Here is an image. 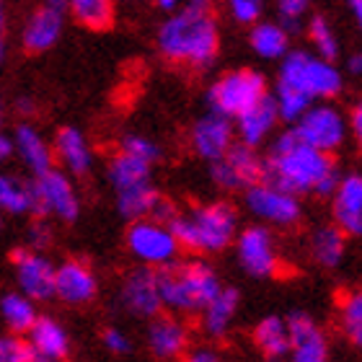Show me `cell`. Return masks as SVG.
Wrapping results in <instances>:
<instances>
[{"label": "cell", "instance_id": "cell-24", "mask_svg": "<svg viewBox=\"0 0 362 362\" xmlns=\"http://www.w3.org/2000/svg\"><path fill=\"white\" fill-rule=\"evenodd\" d=\"M54 158L60 160L68 174L83 176L93 166V151H90L88 140L81 129L76 127H62L54 137Z\"/></svg>", "mask_w": 362, "mask_h": 362}, {"label": "cell", "instance_id": "cell-46", "mask_svg": "<svg viewBox=\"0 0 362 362\" xmlns=\"http://www.w3.org/2000/svg\"><path fill=\"white\" fill-rule=\"evenodd\" d=\"M347 65H349V73H355V76H360V73H362V57H360V54H352Z\"/></svg>", "mask_w": 362, "mask_h": 362}, {"label": "cell", "instance_id": "cell-8", "mask_svg": "<svg viewBox=\"0 0 362 362\" xmlns=\"http://www.w3.org/2000/svg\"><path fill=\"white\" fill-rule=\"evenodd\" d=\"M290 129L303 145H308L318 153H326V156L339 151L341 145L347 143L349 135L347 117L334 104L308 106V112L303 114Z\"/></svg>", "mask_w": 362, "mask_h": 362}, {"label": "cell", "instance_id": "cell-11", "mask_svg": "<svg viewBox=\"0 0 362 362\" xmlns=\"http://www.w3.org/2000/svg\"><path fill=\"white\" fill-rule=\"evenodd\" d=\"M243 202H246L251 218H257L259 226L269 228V230L272 228H293L303 218V204L298 197L287 194V192L264 184V181L246 189Z\"/></svg>", "mask_w": 362, "mask_h": 362}, {"label": "cell", "instance_id": "cell-44", "mask_svg": "<svg viewBox=\"0 0 362 362\" xmlns=\"http://www.w3.org/2000/svg\"><path fill=\"white\" fill-rule=\"evenodd\" d=\"M11 156H13V140H11L6 132H0V163L8 160Z\"/></svg>", "mask_w": 362, "mask_h": 362}, {"label": "cell", "instance_id": "cell-45", "mask_svg": "<svg viewBox=\"0 0 362 362\" xmlns=\"http://www.w3.org/2000/svg\"><path fill=\"white\" fill-rule=\"evenodd\" d=\"M45 8H49V11H54V13L65 16V11H68V0H45Z\"/></svg>", "mask_w": 362, "mask_h": 362}, {"label": "cell", "instance_id": "cell-50", "mask_svg": "<svg viewBox=\"0 0 362 362\" xmlns=\"http://www.w3.org/2000/svg\"><path fill=\"white\" fill-rule=\"evenodd\" d=\"M6 52H8V45H6V37H3V31H0V62L6 60Z\"/></svg>", "mask_w": 362, "mask_h": 362}, {"label": "cell", "instance_id": "cell-1", "mask_svg": "<svg viewBox=\"0 0 362 362\" xmlns=\"http://www.w3.org/2000/svg\"><path fill=\"white\" fill-rule=\"evenodd\" d=\"M339 179L341 174L332 156L303 145L293 135V129L279 132L272 140L264 158V174H262L264 184H272L300 199L310 192L318 197H332Z\"/></svg>", "mask_w": 362, "mask_h": 362}, {"label": "cell", "instance_id": "cell-15", "mask_svg": "<svg viewBox=\"0 0 362 362\" xmlns=\"http://www.w3.org/2000/svg\"><path fill=\"white\" fill-rule=\"evenodd\" d=\"M16 282L18 293L34 303H45L54 298V264L42 254L31 249L13 251Z\"/></svg>", "mask_w": 362, "mask_h": 362}, {"label": "cell", "instance_id": "cell-29", "mask_svg": "<svg viewBox=\"0 0 362 362\" xmlns=\"http://www.w3.org/2000/svg\"><path fill=\"white\" fill-rule=\"evenodd\" d=\"M249 45L264 60H282L290 52V34L277 21H259L249 34Z\"/></svg>", "mask_w": 362, "mask_h": 362}, {"label": "cell", "instance_id": "cell-47", "mask_svg": "<svg viewBox=\"0 0 362 362\" xmlns=\"http://www.w3.org/2000/svg\"><path fill=\"white\" fill-rule=\"evenodd\" d=\"M158 3V8H163V11H176V8L184 6V0H156Z\"/></svg>", "mask_w": 362, "mask_h": 362}, {"label": "cell", "instance_id": "cell-9", "mask_svg": "<svg viewBox=\"0 0 362 362\" xmlns=\"http://www.w3.org/2000/svg\"><path fill=\"white\" fill-rule=\"evenodd\" d=\"M235 259L241 269L254 279H272L277 277L282 269V257L277 249V238L269 228L259 226H246L238 228L235 235Z\"/></svg>", "mask_w": 362, "mask_h": 362}, {"label": "cell", "instance_id": "cell-39", "mask_svg": "<svg viewBox=\"0 0 362 362\" xmlns=\"http://www.w3.org/2000/svg\"><path fill=\"white\" fill-rule=\"evenodd\" d=\"M29 347L21 337L0 334V362H29Z\"/></svg>", "mask_w": 362, "mask_h": 362}, {"label": "cell", "instance_id": "cell-49", "mask_svg": "<svg viewBox=\"0 0 362 362\" xmlns=\"http://www.w3.org/2000/svg\"><path fill=\"white\" fill-rule=\"evenodd\" d=\"M18 112H31V98H18Z\"/></svg>", "mask_w": 362, "mask_h": 362}, {"label": "cell", "instance_id": "cell-18", "mask_svg": "<svg viewBox=\"0 0 362 362\" xmlns=\"http://www.w3.org/2000/svg\"><path fill=\"white\" fill-rule=\"evenodd\" d=\"M332 218L341 233L362 235V176L360 174H344L337 184L332 194Z\"/></svg>", "mask_w": 362, "mask_h": 362}, {"label": "cell", "instance_id": "cell-22", "mask_svg": "<svg viewBox=\"0 0 362 362\" xmlns=\"http://www.w3.org/2000/svg\"><path fill=\"white\" fill-rule=\"evenodd\" d=\"M13 140V153H18V158L34 176H42L54 168V153L52 145L47 143L45 135L31 124H18Z\"/></svg>", "mask_w": 362, "mask_h": 362}, {"label": "cell", "instance_id": "cell-38", "mask_svg": "<svg viewBox=\"0 0 362 362\" xmlns=\"http://www.w3.org/2000/svg\"><path fill=\"white\" fill-rule=\"evenodd\" d=\"M228 11L238 23H259L264 13V0H228Z\"/></svg>", "mask_w": 362, "mask_h": 362}, {"label": "cell", "instance_id": "cell-28", "mask_svg": "<svg viewBox=\"0 0 362 362\" xmlns=\"http://www.w3.org/2000/svg\"><path fill=\"white\" fill-rule=\"evenodd\" d=\"M0 318H3L8 334L23 337V334H29L31 326L37 324L39 318L37 303L29 300L21 293H8L0 298Z\"/></svg>", "mask_w": 362, "mask_h": 362}, {"label": "cell", "instance_id": "cell-5", "mask_svg": "<svg viewBox=\"0 0 362 362\" xmlns=\"http://www.w3.org/2000/svg\"><path fill=\"white\" fill-rule=\"evenodd\" d=\"M277 83L303 93L310 104H318V101L326 104L329 98H337L341 93L344 76L337 68V62H326L305 49H295L282 57Z\"/></svg>", "mask_w": 362, "mask_h": 362}, {"label": "cell", "instance_id": "cell-42", "mask_svg": "<svg viewBox=\"0 0 362 362\" xmlns=\"http://www.w3.org/2000/svg\"><path fill=\"white\" fill-rule=\"evenodd\" d=\"M179 362H223V357H220L218 349H212V347H194V349H189Z\"/></svg>", "mask_w": 362, "mask_h": 362}, {"label": "cell", "instance_id": "cell-13", "mask_svg": "<svg viewBox=\"0 0 362 362\" xmlns=\"http://www.w3.org/2000/svg\"><path fill=\"white\" fill-rule=\"evenodd\" d=\"M290 332V352L285 362H332L326 332L305 310H295L285 318Z\"/></svg>", "mask_w": 362, "mask_h": 362}, {"label": "cell", "instance_id": "cell-7", "mask_svg": "<svg viewBox=\"0 0 362 362\" xmlns=\"http://www.w3.org/2000/svg\"><path fill=\"white\" fill-rule=\"evenodd\" d=\"M127 249L137 264L156 272L179 262L181 251L171 228L151 218L137 220L127 228Z\"/></svg>", "mask_w": 362, "mask_h": 362}, {"label": "cell", "instance_id": "cell-52", "mask_svg": "<svg viewBox=\"0 0 362 362\" xmlns=\"http://www.w3.org/2000/svg\"><path fill=\"white\" fill-rule=\"evenodd\" d=\"M3 114H6V109H3V98H0V124H3Z\"/></svg>", "mask_w": 362, "mask_h": 362}, {"label": "cell", "instance_id": "cell-37", "mask_svg": "<svg viewBox=\"0 0 362 362\" xmlns=\"http://www.w3.org/2000/svg\"><path fill=\"white\" fill-rule=\"evenodd\" d=\"M310 8V0H277V11L282 16V21H277L282 29L290 34L300 31V16H305V11Z\"/></svg>", "mask_w": 362, "mask_h": 362}, {"label": "cell", "instance_id": "cell-51", "mask_svg": "<svg viewBox=\"0 0 362 362\" xmlns=\"http://www.w3.org/2000/svg\"><path fill=\"white\" fill-rule=\"evenodd\" d=\"M3 21H6V8H3V0H0V29H3Z\"/></svg>", "mask_w": 362, "mask_h": 362}, {"label": "cell", "instance_id": "cell-43", "mask_svg": "<svg viewBox=\"0 0 362 362\" xmlns=\"http://www.w3.org/2000/svg\"><path fill=\"white\" fill-rule=\"evenodd\" d=\"M347 127H352V129H355V135L362 137V106L360 104H357L355 109H352V114H349Z\"/></svg>", "mask_w": 362, "mask_h": 362}, {"label": "cell", "instance_id": "cell-4", "mask_svg": "<svg viewBox=\"0 0 362 362\" xmlns=\"http://www.w3.org/2000/svg\"><path fill=\"white\" fill-rule=\"evenodd\" d=\"M160 303L171 310V316H199L204 305L220 293L218 272L204 259H187L174 262L158 272Z\"/></svg>", "mask_w": 362, "mask_h": 362}, {"label": "cell", "instance_id": "cell-20", "mask_svg": "<svg viewBox=\"0 0 362 362\" xmlns=\"http://www.w3.org/2000/svg\"><path fill=\"white\" fill-rule=\"evenodd\" d=\"M29 357L37 362H65L70 355L68 329L52 316H39L37 324L26 334Z\"/></svg>", "mask_w": 362, "mask_h": 362}, {"label": "cell", "instance_id": "cell-21", "mask_svg": "<svg viewBox=\"0 0 362 362\" xmlns=\"http://www.w3.org/2000/svg\"><path fill=\"white\" fill-rule=\"evenodd\" d=\"M277 106H274L272 96L267 93L262 101L251 106L249 112H243L238 119H233V129L235 135L241 137V145L257 151L259 145H264L272 137V132L277 129Z\"/></svg>", "mask_w": 362, "mask_h": 362}, {"label": "cell", "instance_id": "cell-36", "mask_svg": "<svg viewBox=\"0 0 362 362\" xmlns=\"http://www.w3.org/2000/svg\"><path fill=\"white\" fill-rule=\"evenodd\" d=\"M124 156H132V158L143 160V163H148V166H153V163H158L160 160V145L156 143V140H151V137L145 135H127L122 137V151Z\"/></svg>", "mask_w": 362, "mask_h": 362}, {"label": "cell", "instance_id": "cell-16", "mask_svg": "<svg viewBox=\"0 0 362 362\" xmlns=\"http://www.w3.org/2000/svg\"><path fill=\"white\" fill-rule=\"evenodd\" d=\"M98 295V277L83 259H68L54 267V298L68 305H86Z\"/></svg>", "mask_w": 362, "mask_h": 362}, {"label": "cell", "instance_id": "cell-10", "mask_svg": "<svg viewBox=\"0 0 362 362\" xmlns=\"http://www.w3.org/2000/svg\"><path fill=\"white\" fill-rule=\"evenodd\" d=\"M31 194H34V215L42 218L52 215L62 223H73L81 215V197L65 171L52 168L42 176H34Z\"/></svg>", "mask_w": 362, "mask_h": 362}, {"label": "cell", "instance_id": "cell-40", "mask_svg": "<svg viewBox=\"0 0 362 362\" xmlns=\"http://www.w3.org/2000/svg\"><path fill=\"white\" fill-rule=\"evenodd\" d=\"M49 241H52V228L47 226L45 218H39L37 223H31V228H29V246H26V249L42 251V254H45V249L49 246Z\"/></svg>", "mask_w": 362, "mask_h": 362}, {"label": "cell", "instance_id": "cell-53", "mask_svg": "<svg viewBox=\"0 0 362 362\" xmlns=\"http://www.w3.org/2000/svg\"><path fill=\"white\" fill-rule=\"evenodd\" d=\"M259 362H285V360H259Z\"/></svg>", "mask_w": 362, "mask_h": 362}, {"label": "cell", "instance_id": "cell-31", "mask_svg": "<svg viewBox=\"0 0 362 362\" xmlns=\"http://www.w3.org/2000/svg\"><path fill=\"white\" fill-rule=\"evenodd\" d=\"M151 176H153V166L132 158V156H124V153H117L112 158V163H109V181H112V187L117 192L151 184Z\"/></svg>", "mask_w": 362, "mask_h": 362}, {"label": "cell", "instance_id": "cell-33", "mask_svg": "<svg viewBox=\"0 0 362 362\" xmlns=\"http://www.w3.org/2000/svg\"><path fill=\"white\" fill-rule=\"evenodd\" d=\"M68 11L88 29H109L114 21V0H68Z\"/></svg>", "mask_w": 362, "mask_h": 362}, {"label": "cell", "instance_id": "cell-34", "mask_svg": "<svg viewBox=\"0 0 362 362\" xmlns=\"http://www.w3.org/2000/svg\"><path fill=\"white\" fill-rule=\"evenodd\" d=\"M339 329L349 344H362V293L349 290L339 303Z\"/></svg>", "mask_w": 362, "mask_h": 362}, {"label": "cell", "instance_id": "cell-25", "mask_svg": "<svg viewBox=\"0 0 362 362\" xmlns=\"http://www.w3.org/2000/svg\"><path fill=\"white\" fill-rule=\"evenodd\" d=\"M308 249H310V259L318 267L337 269V267L344 264V257H347V235L341 233L337 226H332V223L329 226H318L310 233Z\"/></svg>", "mask_w": 362, "mask_h": 362}, {"label": "cell", "instance_id": "cell-48", "mask_svg": "<svg viewBox=\"0 0 362 362\" xmlns=\"http://www.w3.org/2000/svg\"><path fill=\"white\" fill-rule=\"evenodd\" d=\"M349 3V11L355 13V21L362 23V0H347Z\"/></svg>", "mask_w": 362, "mask_h": 362}, {"label": "cell", "instance_id": "cell-35", "mask_svg": "<svg viewBox=\"0 0 362 362\" xmlns=\"http://www.w3.org/2000/svg\"><path fill=\"white\" fill-rule=\"evenodd\" d=\"M308 37L313 42V49H316V57L326 62H334L339 57V39H337V31L324 16H313L308 23Z\"/></svg>", "mask_w": 362, "mask_h": 362}, {"label": "cell", "instance_id": "cell-32", "mask_svg": "<svg viewBox=\"0 0 362 362\" xmlns=\"http://www.w3.org/2000/svg\"><path fill=\"white\" fill-rule=\"evenodd\" d=\"M0 212L31 215L34 212L31 181H23L13 174H0Z\"/></svg>", "mask_w": 362, "mask_h": 362}, {"label": "cell", "instance_id": "cell-14", "mask_svg": "<svg viewBox=\"0 0 362 362\" xmlns=\"http://www.w3.org/2000/svg\"><path fill=\"white\" fill-rule=\"evenodd\" d=\"M119 303L135 318L160 316L163 303H160L158 272L148 267H135L132 272H127L119 287Z\"/></svg>", "mask_w": 362, "mask_h": 362}, {"label": "cell", "instance_id": "cell-41", "mask_svg": "<svg viewBox=\"0 0 362 362\" xmlns=\"http://www.w3.org/2000/svg\"><path fill=\"white\" fill-rule=\"evenodd\" d=\"M101 341H104L106 352H112V355H127L129 349H132L127 334L122 332V329H114V326L101 334Z\"/></svg>", "mask_w": 362, "mask_h": 362}, {"label": "cell", "instance_id": "cell-26", "mask_svg": "<svg viewBox=\"0 0 362 362\" xmlns=\"http://www.w3.org/2000/svg\"><path fill=\"white\" fill-rule=\"evenodd\" d=\"M254 344L264 360H285L290 352V332L285 316H264L254 326Z\"/></svg>", "mask_w": 362, "mask_h": 362}, {"label": "cell", "instance_id": "cell-54", "mask_svg": "<svg viewBox=\"0 0 362 362\" xmlns=\"http://www.w3.org/2000/svg\"><path fill=\"white\" fill-rule=\"evenodd\" d=\"M29 362H37V360H29Z\"/></svg>", "mask_w": 362, "mask_h": 362}, {"label": "cell", "instance_id": "cell-17", "mask_svg": "<svg viewBox=\"0 0 362 362\" xmlns=\"http://www.w3.org/2000/svg\"><path fill=\"white\" fill-rule=\"evenodd\" d=\"M235 143V129L233 122L220 117V114H204L194 122L192 127V148L199 158L210 160H220L230 151V145Z\"/></svg>", "mask_w": 362, "mask_h": 362}, {"label": "cell", "instance_id": "cell-2", "mask_svg": "<svg viewBox=\"0 0 362 362\" xmlns=\"http://www.w3.org/2000/svg\"><path fill=\"white\" fill-rule=\"evenodd\" d=\"M220 34L212 0H184V6L158 29V49L174 62L207 68L218 54Z\"/></svg>", "mask_w": 362, "mask_h": 362}, {"label": "cell", "instance_id": "cell-6", "mask_svg": "<svg viewBox=\"0 0 362 362\" xmlns=\"http://www.w3.org/2000/svg\"><path fill=\"white\" fill-rule=\"evenodd\" d=\"M267 96V78L257 70L241 68L230 70L218 78L207 90V104L212 114H220L226 119H238L243 112Z\"/></svg>", "mask_w": 362, "mask_h": 362}, {"label": "cell", "instance_id": "cell-19", "mask_svg": "<svg viewBox=\"0 0 362 362\" xmlns=\"http://www.w3.org/2000/svg\"><path fill=\"white\" fill-rule=\"evenodd\" d=\"M189 341H192V332L184 324V318L179 316H156L151 318L148 326V347H151L153 357H158L163 362H174L189 352Z\"/></svg>", "mask_w": 362, "mask_h": 362}, {"label": "cell", "instance_id": "cell-27", "mask_svg": "<svg viewBox=\"0 0 362 362\" xmlns=\"http://www.w3.org/2000/svg\"><path fill=\"white\" fill-rule=\"evenodd\" d=\"M62 23H65L62 13H54L49 8H39L23 29V47L29 52H45V49L54 47L62 34Z\"/></svg>", "mask_w": 362, "mask_h": 362}, {"label": "cell", "instance_id": "cell-23", "mask_svg": "<svg viewBox=\"0 0 362 362\" xmlns=\"http://www.w3.org/2000/svg\"><path fill=\"white\" fill-rule=\"evenodd\" d=\"M238 308H241V293L235 287H220V293L212 298L204 310L199 313V321H202V332L210 337V339H223L230 326H233L235 316H238Z\"/></svg>", "mask_w": 362, "mask_h": 362}, {"label": "cell", "instance_id": "cell-12", "mask_svg": "<svg viewBox=\"0 0 362 362\" xmlns=\"http://www.w3.org/2000/svg\"><path fill=\"white\" fill-rule=\"evenodd\" d=\"M262 174H264V158L254 148H246L241 143H233L223 158L210 163L212 181L226 192H238V189L246 192L262 181Z\"/></svg>", "mask_w": 362, "mask_h": 362}, {"label": "cell", "instance_id": "cell-3", "mask_svg": "<svg viewBox=\"0 0 362 362\" xmlns=\"http://www.w3.org/2000/svg\"><path fill=\"white\" fill-rule=\"evenodd\" d=\"M179 249L192 254H220L238 235V212L228 202H207L176 212L168 223Z\"/></svg>", "mask_w": 362, "mask_h": 362}, {"label": "cell", "instance_id": "cell-30", "mask_svg": "<svg viewBox=\"0 0 362 362\" xmlns=\"http://www.w3.org/2000/svg\"><path fill=\"white\" fill-rule=\"evenodd\" d=\"M160 194L158 189L151 184H143V187H132V189H124V192H117V210H119L122 218L132 220H145L153 215V207L158 204Z\"/></svg>", "mask_w": 362, "mask_h": 362}]
</instances>
